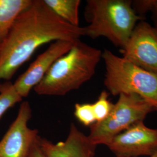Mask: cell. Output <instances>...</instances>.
<instances>
[{"instance_id": "1", "label": "cell", "mask_w": 157, "mask_h": 157, "mask_svg": "<svg viewBox=\"0 0 157 157\" xmlns=\"http://www.w3.org/2000/svg\"><path fill=\"white\" fill-rule=\"evenodd\" d=\"M84 36L83 27L62 20L44 0H32L0 45V81L10 80L40 46L58 40L75 42Z\"/></svg>"}, {"instance_id": "2", "label": "cell", "mask_w": 157, "mask_h": 157, "mask_svg": "<svg viewBox=\"0 0 157 157\" xmlns=\"http://www.w3.org/2000/svg\"><path fill=\"white\" fill-rule=\"evenodd\" d=\"M102 54L100 50L77 40L71 49L52 65L34 88V92L40 95L63 96L78 90L94 75Z\"/></svg>"}, {"instance_id": "3", "label": "cell", "mask_w": 157, "mask_h": 157, "mask_svg": "<svg viewBox=\"0 0 157 157\" xmlns=\"http://www.w3.org/2000/svg\"><path fill=\"white\" fill-rule=\"evenodd\" d=\"M84 17L89 23L84 36L93 39L105 37L124 48L136 25L144 18L139 15L129 0H87Z\"/></svg>"}, {"instance_id": "4", "label": "cell", "mask_w": 157, "mask_h": 157, "mask_svg": "<svg viewBox=\"0 0 157 157\" xmlns=\"http://www.w3.org/2000/svg\"><path fill=\"white\" fill-rule=\"evenodd\" d=\"M105 67L104 83L113 96L139 95L151 104L157 111V74L105 49L102 54Z\"/></svg>"}, {"instance_id": "5", "label": "cell", "mask_w": 157, "mask_h": 157, "mask_svg": "<svg viewBox=\"0 0 157 157\" xmlns=\"http://www.w3.org/2000/svg\"><path fill=\"white\" fill-rule=\"evenodd\" d=\"M154 110L151 104L139 95L120 94L108 117L90 126L88 136L96 146L107 145L115 136L144 121L147 115Z\"/></svg>"}, {"instance_id": "6", "label": "cell", "mask_w": 157, "mask_h": 157, "mask_svg": "<svg viewBox=\"0 0 157 157\" xmlns=\"http://www.w3.org/2000/svg\"><path fill=\"white\" fill-rule=\"evenodd\" d=\"M31 117V106L28 101H23L15 119L0 141V157H28L40 137L37 130L28 126Z\"/></svg>"}, {"instance_id": "7", "label": "cell", "mask_w": 157, "mask_h": 157, "mask_svg": "<svg viewBox=\"0 0 157 157\" xmlns=\"http://www.w3.org/2000/svg\"><path fill=\"white\" fill-rule=\"evenodd\" d=\"M106 146L117 157H151L157 154V129L140 122L115 136Z\"/></svg>"}, {"instance_id": "8", "label": "cell", "mask_w": 157, "mask_h": 157, "mask_svg": "<svg viewBox=\"0 0 157 157\" xmlns=\"http://www.w3.org/2000/svg\"><path fill=\"white\" fill-rule=\"evenodd\" d=\"M120 51L124 58L157 74V30L150 23L144 20L138 23Z\"/></svg>"}, {"instance_id": "9", "label": "cell", "mask_w": 157, "mask_h": 157, "mask_svg": "<svg viewBox=\"0 0 157 157\" xmlns=\"http://www.w3.org/2000/svg\"><path fill=\"white\" fill-rule=\"evenodd\" d=\"M75 42L58 40L51 43L46 50L37 58L13 84L17 93L23 98L39 84L52 65L71 49Z\"/></svg>"}, {"instance_id": "10", "label": "cell", "mask_w": 157, "mask_h": 157, "mask_svg": "<svg viewBox=\"0 0 157 157\" xmlns=\"http://www.w3.org/2000/svg\"><path fill=\"white\" fill-rule=\"evenodd\" d=\"M40 144L47 157H94L97 147L73 123L65 140L54 143L40 137Z\"/></svg>"}, {"instance_id": "11", "label": "cell", "mask_w": 157, "mask_h": 157, "mask_svg": "<svg viewBox=\"0 0 157 157\" xmlns=\"http://www.w3.org/2000/svg\"><path fill=\"white\" fill-rule=\"evenodd\" d=\"M32 0H0V45L8 36L17 17Z\"/></svg>"}, {"instance_id": "12", "label": "cell", "mask_w": 157, "mask_h": 157, "mask_svg": "<svg viewBox=\"0 0 157 157\" xmlns=\"http://www.w3.org/2000/svg\"><path fill=\"white\" fill-rule=\"evenodd\" d=\"M45 4L58 17L69 24L79 26L78 10L80 0H44Z\"/></svg>"}, {"instance_id": "13", "label": "cell", "mask_w": 157, "mask_h": 157, "mask_svg": "<svg viewBox=\"0 0 157 157\" xmlns=\"http://www.w3.org/2000/svg\"><path fill=\"white\" fill-rule=\"evenodd\" d=\"M13 84L6 82L0 86V118L10 108L22 100Z\"/></svg>"}, {"instance_id": "14", "label": "cell", "mask_w": 157, "mask_h": 157, "mask_svg": "<svg viewBox=\"0 0 157 157\" xmlns=\"http://www.w3.org/2000/svg\"><path fill=\"white\" fill-rule=\"evenodd\" d=\"M108 93L102 91L97 100L93 104L96 122H100L108 117L112 111L113 104L108 99Z\"/></svg>"}, {"instance_id": "15", "label": "cell", "mask_w": 157, "mask_h": 157, "mask_svg": "<svg viewBox=\"0 0 157 157\" xmlns=\"http://www.w3.org/2000/svg\"><path fill=\"white\" fill-rule=\"evenodd\" d=\"M74 114L78 121L86 126L90 127L96 123L93 104H76Z\"/></svg>"}, {"instance_id": "16", "label": "cell", "mask_w": 157, "mask_h": 157, "mask_svg": "<svg viewBox=\"0 0 157 157\" xmlns=\"http://www.w3.org/2000/svg\"><path fill=\"white\" fill-rule=\"evenodd\" d=\"M40 137L32 146L28 157H47L40 144Z\"/></svg>"}, {"instance_id": "17", "label": "cell", "mask_w": 157, "mask_h": 157, "mask_svg": "<svg viewBox=\"0 0 157 157\" xmlns=\"http://www.w3.org/2000/svg\"><path fill=\"white\" fill-rule=\"evenodd\" d=\"M147 10L151 12L154 28L157 30V0H147Z\"/></svg>"}, {"instance_id": "18", "label": "cell", "mask_w": 157, "mask_h": 157, "mask_svg": "<svg viewBox=\"0 0 157 157\" xmlns=\"http://www.w3.org/2000/svg\"><path fill=\"white\" fill-rule=\"evenodd\" d=\"M157 157V154H155V155H152V156H151V157Z\"/></svg>"}, {"instance_id": "19", "label": "cell", "mask_w": 157, "mask_h": 157, "mask_svg": "<svg viewBox=\"0 0 157 157\" xmlns=\"http://www.w3.org/2000/svg\"><path fill=\"white\" fill-rule=\"evenodd\" d=\"M0 86H1V84H0Z\"/></svg>"}]
</instances>
